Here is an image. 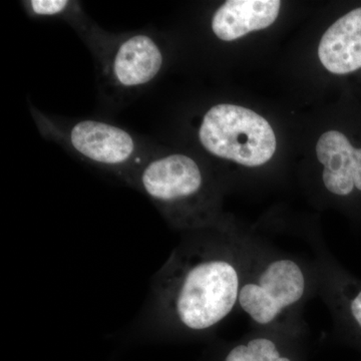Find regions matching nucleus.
I'll use <instances>...</instances> for the list:
<instances>
[{
	"mask_svg": "<svg viewBox=\"0 0 361 361\" xmlns=\"http://www.w3.org/2000/svg\"><path fill=\"white\" fill-rule=\"evenodd\" d=\"M23 4L27 13L37 18L63 16L75 6V2L68 0H30Z\"/></svg>",
	"mask_w": 361,
	"mask_h": 361,
	"instance_id": "nucleus-12",
	"label": "nucleus"
},
{
	"mask_svg": "<svg viewBox=\"0 0 361 361\" xmlns=\"http://www.w3.org/2000/svg\"><path fill=\"white\" fill-rule=\"evenodd\" d=\"M66 139L71 148L85 160L111 170L127 168L137 153V142L128 130L102 121L73 123Z\"/></svg>",
	"mask_w": 361,
	"mask_h": 361,
	"instance_id": "nucleus-6",
	"label": "nucleus"
},
{
	"mask_svg": "<svg viewBox=\"0 0 361 361\" xmlns=\"http://www.w3.org/2000/svg\"><path fill=\"white\" fill-rule=\"evenodd\" d=\"M256 243L221 224L188 232L152 280L151 329L183 336L218 329L238 307Z\"/></svg>",
	"mask_w": 361,
	"mask_h": 361,
	"instance_id": "nucleus-1",
	"label": "nucleus"
},
{
	"mask_svg": "<svg viewBox=\"0 0 361 361\" xmlns=\"http://www.w3.org/2000/svg\"><path fill=\"white\" fill-rule=\"evenodd\" d=\"M293 329H257L233 345L223 361H294L283 348L285 337Z\"/></svg>",
	"mask_w": 361,
	"mask_h": 361,
	"instance_id": "nucleus-11",
	"label": "nucleus"
},
{
	"mask_svg": "<svg viewBox=\"0 0 361 361\" xmlns=\"http://www.w3.org/2000/svg\"><path fill=\"white\" fill-rule=\"evenodd\" d=\"M318 292L329 306L336 329L361 343V280L325 249L314 245Z\"/></svg>",
	"mask_w": 361,
	"mask_h": 361,
	"instance_id": "nucleus-5",
	"label": "nucleus"
},
{
	"mask_svg": "<svg viewBox=\"0 0 361 361\" xmlns=\"http://www.w3.org/2000/svg\"><path fill=\"white\" fill-rule=\"evenodd\" d=\"M130 182L175 228L192 232L219 225L198 163L182 154L151 159L137 168Z\"/></svg>",
	"mask_w": 361,
	"mask_h": 361,
	"instance_id": "nucleus-3",
	"label": "nucleus"
},
{
	"mask_svg": "<svg viewBox=\"0 0 361 361\" xmlns=\"http://www.w3.org/2000/svg\"><path fill=\"white\" fill-rule=\"evenodd\" d=\"M316 154L329 193L342 198L361 193V149L353 148L342 133L329 130L318 140Z\"/></svg>",
	"mask_w": 361,
	"mask_h": 361,
	"instance_id": "nucleus-8",
	"label": "nucleus"
},
{
	"mask_svg": "<svg viewBox=\"0 0 361 361\" xmlns=\"http://www.w3.org/2000/svg\"><path fill=\"white\" fill-rule=\"evenodd\" d=\"M198 135L207 152L245 167L264 165L276 151V137L270 123L255 111L235 104L211 108Z\"/></svg>",
	"mask_w": 361,
	"mask_h": 361,
	"instance_id": "nucleus-4",
	"label": "nucleus"
},
{
	"mask_svg": "<svg viewBox=\"0 0 361 361\" xmlns=\"http://www.w3.org/2000/svg\"><path fill=\"white\" fill-rule=\"evenodd\" d=\"M163 65L164 54L158 42L146 33H135L113 49L108 73L121 89L135 90L153 82Z\"/></svg>",
	"mask_w": 361,
	"mask_h": 361,
	"instance_id": "nucleus-7",
	"label": "nucleus"
},
{
	"mask_svg": "<svg viewBox=\"0 0 361 361\" xmlns=\"http://www.w3.org/2000/svg\"><path fill=\"white\" fill-rule=\"evenodd\" d=\"M280 6L278 0H228L214 13L213 32L224 42L241 39L273 25Z\"/></svg>",
	"mask_w": 361,
	"mask_h": 361,
	"instance_id": "nucleus-10",
	"label": "nucleus"
},
{
	"mask_svg": "<svg viewBox=\"0 0 361 361\" xmlns=\"http://www.w3.org/2000/svg\"><path fill=\"white\" fill-rule=\"evenodd\" d=\"M317 292L314 260L257 242L240 288L237 310L256 329L302 330L304 306Z\"/></svg>",
	"mask_w": 361,
	"mask_h": 361,
	"instance_id": "nucleus-2",
	"label": "nucleus"
},
{
	"mask_svg": "<svg viewBox=\"0 0 361 361\" xmlns=\"http://www.w3.org/2000/svg\"><path fill=\"white\" fill-rule=\"evenodd\" d=\"M318 56L323 66L336 75L361 68V7L330 26L320 40Z\"/></svg>",
	"mask_w": 361,
	"mask_h": 361,
	"instance_id": "nucleus-9",
	"label": "nucleus"
}]
</instances>
